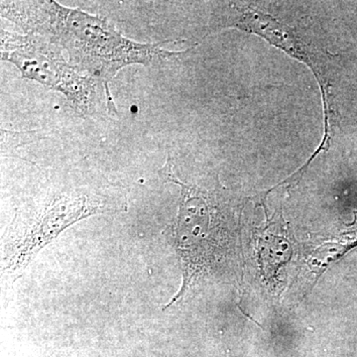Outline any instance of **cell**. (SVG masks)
Listing matches in <instances>:
<instances>
[{
  "instance_id": "cell-2",
  "label": "cell",
  "mask_w": 357,
  "mask_h": 357,
  "mask_svg": "<svg viewBox=\"0 0 357 357\" xmlns=\"http://www.w3.org/2000/svg\"><path fill=\"white\" fill-rule=\"evenodd\" d=\"M0 35L1 61L16 66L24 79L62 93L77 114H93L100 84L67 62L60 47L33 33L22 35L1 28Z\"/></svg>"
},
{
  "instance_id": "cell-4",
  "label": "cell",
  "mask_w": 357,
  "mask_h": 357,
  "mask_svg": "<svg viewBox=\"0 0 357 357\" xmlns=\"http://www.w3.org/2000/svg\"><path fill=\"white\" fill-rule=\"evenodd\" d=\"M109 210L107 203L82 189L51 192L27 218L24 234L11 256L10 267L23 268L70 225Z\"/></svg>"
},
{
  "instance_id": "cell-3",
  "label": "cell",
  "mask_w": 357,
  "mask_h": 357,
  "mask_svg": "<svg viewBox=\"0 0 357 357\" xmlns=\"http://www.w3.org/2000/svg\"><path fill=\"white\" fill-rule=\"evenodd\" d=\"M161 180L181 185V203L177 220L174 225L176 246L184 266V286L181 293L167 307L178 300L199 273L211 263V252L215 236L220 225V213L215 196L202 187L181 182L173 170V160L167 158L159 170Z\"/></svg>"
},
{
  "instance_id": "cell-1",
  "label": "cell",
  "mask_w": 357,
  "mask_h": 357,
  "mask_svg": "<svg viewBox=\"0 0 357 357\" xmlns=\"http://www.w3.org/2000/svg\"><path fill=\"white\" fill-rule=\"evenodd\" d=\"M0 14L25 33L39 35L67 51L73 67L103 84L109 110L115 114L109 86L119 70L135 64L158 67L181 55L159 44L126 38L102 16L63 6L53 0H2Z\"/></svg>"
}]
</instances>
